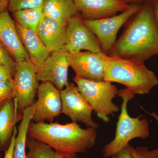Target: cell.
<instances>
[{
    "label": "cell",
    "instance_id": "5bb4252c",
    "mask_svg": "<svg viewBox=\"0 0 158 158\" xmlns=\"http://www.w3.org/2000/svg\"><path fill=\"white\" fill-rule=\"evenodd\" d=\"M83 19L96 20L112 17L130 8L120 0H73Z\"/></svg>",
    "mask_w": 158,
    "mask_h": 158
},
{
    "label": "cell",
    "instance_id": "83f0119b",
    "mask_svg": "<svg viewBox=\"0 0 158 158\" xmlns=\"http://www.w3.org/2000/svg\"><path fill=\"white\" fill-rule=\"evenodd\" d=\"M130 145L128 144L126 147H125L120 151L117 153L116 155L117 158H133L130 148Z\"/></svg>",
    "mask_w": 158,
    "mask_h": 158
},
{
    "label": "cell",
    "instance_id": "8fae6325",
    "mask_svg": "<svg viewBox=\"0 0 158 158\" xmlns=\"http://www.w3.org/2000/svg\"><path fill=\"white\" fill-rule=\"evenodd\" d=\"M36 108L32 121L52 122L62 111L60 90L52 83L42 82L37 88Z\"/></svg>",
    "mask_w": 158,
    "mask_h": 158
},
{
    "label": "cell",
    "instance_id": "836d02e7",
    "mask_svg": "<svg viewBox=\"0 0 158 158\" xmlns=\"http://www.w3.org/2000/svg\"><path fill=\"white\" fill-rule=\"evenodd\" d=\"M117 158V157H116V155H114L112 156V158Z\"/></svg>",
    "mask_w": 158,
    "mask_h": 158
},
{
    "label": "cell",
    "instance_id": "d4e9b609",
    "mask_svg": "<svg viewBox=\"0 0 158 158\" xmlns=\"http://www.w3.org/2000/svg\"><path fill=\"white\" fill-rule=\"evenodd\" d=\"M0 63L9 69L14 75L16 63L0 43Z\"/></svg>",
    "mask_w": 158,
    "mask_h": 158
},
{
    "label": "cell",
    "instance_id": "4316f807",
    "mask_svg": "<svg viewBox=\"0 0 158 158\" xmlns=\"http://www.w3.org/2000/svg\"><path fill=\"white\" fill-rule=\"evenodd\" d=\"M13 75L9 69L0 63V81L12 80Z\"/></svg>",
    "mask_w": 158,
    "mask_h": 158
},
{
    "label": "cell",
    "instance_id": "ac0fdd59",
    "mask_svg": "<svg viewBox=\"0 0 158 158\" xmlns=\"http://www.w3.org/2000/svg\"><path fill=\"white\" fill-rule=\"evenodd\" d=\"M42 8L45 17L67 24L78 12L73 0H44Z\"/></svg>",
    "mask_w": 158,
    "mask_h": 158
},
{
    "label": "cell",
    "instance_id": "e0dca14e",
    "mask_svg": "<svg viewBox=\"0 0 158 158\" xmlns=\"http://www.w3.org/2000/svg\"><path fill=\"white\" fill-rule=\"evenodd\" d=\"M15 24L20 38L28 54L30 60L37 70L51 53L38 37L36 31L25 28L17 23H15Z\"/></svg>",
    "mask_w": 158,
    "mask_h": 158
},
{
    "label": "cell",
    "instance_id": "5b68a950",
    "mask_svg": "<svg viewBox=\"0 0 158 158\" xmlns=\"http://www.w3.org/2000/svg\"><path fill=\"white\" fill-rule=\"evenodd\" d=\"M73 81L93 108L97 116L105 123L110 121V116L118 113L119 107L113 100L118 90L117 87L106 81H93L75 76Z\"/></svg>",
    "mask_w": 158,
    "mask_h": 158
},
{
    "label": "cell",
    "instance_id": "d590c367",
    "mask_svg": "<svg viewBox=\"0 0 158 158\" xmlns=\"http://www.w3.org/2000/svg\"><path fill=\"white\" fill-rule=\"evenodd\" d=\"M0 151H1V150H0ZM0 156H1V154H0Z\"/></svg>",
    "mask_w": 158,
    "mask_h": 158
},
{
    "label": "cell",
    "instance_id": "7402d4cb",
    "mask_svg": "<svg viewBox=\"0 0 158 158\" xmlns=\"http://www.w3.org/2000/svg\"><path fill=\"white\" fill-rule=\"evenodd\" d=\"M44 0H9L8 9L13 12L23 9L42 7Z\"/></svg>",
    "mask_w": 158,
    "mask_h": 158
},
{
    "label": "cell",
    "instance_id": "6da1fadb",
    "mask_svg": "<svg viewBox=\"0 0 158 158\" xmlns=\"http://www.w3.org/2000/svg\"><path fill=\"white\" fill-rule=\"evenodd\" d=\"M108 56L143 63L158 56V26L151 0H145L140 10L126 23L122 34Z\"/></svg>",
    "mask_w": 158,
    "mask_h": 158
},
{
    "label": "cell",
    "instance_id": "277c9868",
    "mask_svg": "<svg viewBox=\"0 0 158 158\" xmlns=\"http://www.w3.org/2000/svg\"><path fill=\"white\" fill-rule=\"evenodd\" d=\"M118 95L123 100L121 112L116 124L115 138L105 145L102 150L105 158L116 155L129 144L130 141L132 139H146L149 135V124L147 119L141 118L142 115L131 117L128 113V103L135 97V94L126 88L118 90Z\"/></svg>",
    "mask_w": 158,
    "mask_h": 158
},
{
    "label": "cell",
    "instance_id": "7c38bea8",
    "mask_svg": "<svg viewBox=\"0 0 158 158\" xmlns=\"http://www.w3.org/2000/svg\"><path fill=\"white\" fill-rule=\"evenodd\" d=\"M64 49L69 52H77L83 50L102 52L96 36L84 24L81 18L75 16L67 26L66 42Z\"/></svg>",
    "mask_w": 158,
    "mask_h": 158
},
{
    "label": "cell",
    "instance_id": "d6986e66",
    "mask_svg": "<svg viewBox=\"0 0 158 158\" xmlns=\"http://www.w3.org/2000/svg\"><path fill=\"white\" fill-rule=\"evenodd\" d=\"M36 108V102H34L31 106L26 108L23 112L22 119L17 128L12 158H26V142L28 137V129Z\"/></svg>",
    "mask_w": 158,
    "mask_h": 158
},
{
    "label": "cell",
    "instance_id": "44dd1931",
    "mask_svg": "<svg viewBox=\"0 0 158 158\" xmlns=\"http://www.w3.org/2000/svg\"><path fill=\"white\" fill-rule=\"evenodd\" d=\"M26 158H61L56 152L45 143L27 137Z\"/></svg>",
    "mask_w": 158,
    "mask_h": 158
},
{
    "label": "cell",
    "instance_id": "ba28073f",
    "mask_svg": "<svg viewBox=\"0 0 158 158\" xmlns=\"http://www.w3.org/2000/svg\"><path fill=\"white\" fill-rule=\"evenodd\" d=\"M62 108L61 113L69 117L72 122L81 123L87 127L97 128L98 125L94 121V111L90 103L72 83H69L60 91Z\"/></svg>",
    "mask_w": 158,
    "mask_h": 158
},
{
    "label": "cell",
    "instance_id": "603a6c76",
    "mask_svg": "<svg viewBox=\"0 0 158 158\" xmlns=\"http://www.w3.org/2000/svg\"><path fill=\"white\" fill-rule=\"evenodd\" d=\"M130 148L133 158H158V149L149 150L145 146L135 148L131 145Z\"/></svg>",
    "mask_w": 158,
    "mask_h": 158
},
{
    "label": "cell",
    "instance_id": "e575fe53",
    "mask_svg": "<svg viewBox=\"0 0 158 158\" xmlns=\"http://www.w3.org/2000/svg\"><path fill=\"white\" fill-rule=\"evenodd\" d=\"M61 158H77V157H72V158H62V157H61Z\"/></svg>",
    "mask_w": 158,
    "mask_h": 158
},
{
    "label": "cell",
    "instance_id": "8992f818",
    "mask_svg": "<svg viewBox=\"0 0 158 158\" xmlns=\"http://www.w3.org/2000/svg\"><path fill=\"white\" fill-rule=\"evenodd\" d=\"M142 5L131 4L127 10L112 17L96 20L83 19L86 27L98 39L103 52L108 55L116 41L119 29L141 9Z\"/></svg>",
    "mask_w": 158,
    "mask_h": 158
},
{
    "label": "cell",
    "instance_id": "4dcf8cb0",
    "mask_svg": "<svg viewBox=\"0 0 158 158\" xmlns=\"http://www.w3.org/2000/svg\"><path fill=\"white\" fill-rule=\"evenodd\" d=\"M123 2L128 5L131 4H138V5H142L145 0H120Z\"/></svg>",
    "mask_w": 158,
    "mask_h": 158
},
{
    "label": "cell",
    "instance_id": "f1b7e54d",
    "mask_svg": "<svg viewBox=\"0 0 158 158\" xmlns=\"http://www.w3.org/2000/svg\"><path fill=\"white\" fill-rule=\"evenodd\" d=\"M154 14L158 26V0H151Z\"/></svg>",
    "mask_w": 158,
    "mask_h": 158
},
{
    "label": "cell",
    "instance_id": "f546056e",
    "mask_svg": "<svg viewBox=\"0 0 158 158\" xmlns=\"http://www.w3.org/2000/svg\"><path fill=\"white\" fill-rule=\"evenodd\" d=\"M9 3V0H0V14L7 10Z\"/></svg>",
    "mask_w": 158,
    "mask_h": 158
},
{
    "label": "cell",
    "instance_id": "3957f363",
    "mask_svg": "<svg viewBox=\"0 0 158 158\" xmlns=\"http://www.w3.org/2000/svg\"><path fill=\"white\" fill-rule=\"evenodd\" d=\"M104 81L120 83L135 94H147L158 85V77L144 63L109 56Z\"/></svg>",
    "mask_w": 158,
    "mask_h": 158
},
{
    "label": "cell",
    "instance_id": "484cf974",
    "mask_svg": "<svg viewBox=\"0 0 158 158\" xmlns=\"http://www.w3.org/2000/svg\"><path fill=\"white\" fill-rule=\"evenodd\" d=\"M18 129L16 127H15L13 135L11 138V141L9 147L5 152V155L3 158H12L14 152L15 145V139L17 135Z\"/></svg>",
    "mask_w": 158,
    "mask_h": 158
},
{
    "label": "cell",
    "instance_id": "4fadbf2b",
    "mask_svg": "<svg viewBox=\"0 0 158 158\" xmlns=\"http://www.w3.org/2000/svg\"><path fill=\"white\" fill-rule=\"evenodd\" d=\"M0 43L16 63L30 60L16 28L7 10L0 14Z\"/></svg>",
    "mask_w": 158,
    "mask_h": 158
},
{
    "label": "cell",
    "instance_id": "9a60e30c",
    "mask_svg": "<svg viewBox=\"0 0 158 158\" xmlns=\"http://www.w3.org/2000/svg\"><path fill=\"white\" fill-rule=\"evenodd\" d=\"M68 24L44 17L36 32L50 52L64 48Z\"/></svg>",
    "mask_w": 158,
    "mask_h": 158
},
{
    "label": "cell",
    "instance_id": "2e32d148",
    "mask_svg": "<svg viewBox=\"0 0 158 158\" xmlns=\"http://www.w3.org/2000/svg\"><path fill=\"white\" fill-rule=\"evenodd\" d=\"M22 118L23 114L18 109L16 100H6L0 107V150L5 152L9 147L15 124Z\"/></svg>",
    "mask_w": 158,
    "mask_h": 158
},
{
    "label": "cell",
    "instance_id": "30bf717a",
    "mask_svg": "<svg viewBox=\"0 0 158 158\" xmlns=\"http://www.w3.org/2000/svg\"><path fill=\"white\" fill-rule=\"evenodd\" d=\"M69 56L64 48L51 53L37 70L38 81L51 82L60 91L63 90L69 83Z\"/></svg>",
    "mask_w": 158,
    "mask_h": 158
},
{
    "label": "cell",
    "instance_id": "9c48e42d",
    "mask_svg": "<svg viewBox=\"0 0 158 158\" xmlns=\"http://www.w3.org/2000/svg\"><path fill=\"white\" fill-rule=\"evenodd\" d=\"M109 56L103 52H69L70 66L76 76L93 81H103Z\"/></svg>",
    "mask_w": 158,
    "mask_h": 158
},
{
    "label": "cell",
    "instance_id": "1f68e13d",
    "mask_svg": "<svg viewBox=\"0 0 158 158\" xmlns=\"http://www.w3.org/2000/svg\"><path fill=\"white\" fill-rule=\"evenodd\" d=\"M144 111L146 112V113H147L148 114H149L150 115L152 116L153 117H154L155 118L156 120L157 121L158 123V116L157 115L156 113H155V112H153L152 113H150L149 112H148L147 111H145V110H144Z\"/></svg>",
    "mask_w": 158,
    "mask_h": 158
},
{
    "label": "cell",
    "instance_id": "52a82bcc",
    "mask_svg": "<svg viewBox=\"0 0 158 158\" xmlns=\"http://www.w3.org/2000/svg\"><path fill=\"white\" fill-rule=\"evenodd\" d=\"M13 80L14 98L19 111L23 114L26 108L34 103L39 85L36 67L31 60L16 63Z\"/></svg>",
    "mask_w": 158,
    "mask_h": 158
},
{
    "label": "cell",
    "instance_id": "7a4b0ae2",
    "mask_svg": "<svg viewBox=\"0 0 158 158\" xmlns=\"http://www.w3.org/2000/svg\"><path fill=\"white\" fill-rule=\"evenodd\" d=\"M29 138L45 143L62 158L77 157L96 144V128H82L77 123H35L29 126Z\"/></svg>",
    "mask_w": 158,
    "mask_h": 158
},
{
    "label": "cell",
    "instance_id": "cb8c5ba5",
    "mask_svg": "<svg viewBox=\"0 0 158 158\" xmlns=\"http://www.w3.org/2000/svg\"><path fill=\"white\" fill-rule=\"evenodd\" d=\"M14 98L13 80L0 81V100Z\"/></svg>",
    "mask_w": 158,
    "mask_h": 158
},
{
    "label": "cell",
    "instance_id": "ffe728a7",
    "mask_svg": "<svg viewBox=\"0 0 158 158\" xmlns=\"http://www.w3.org/2000/svg\"><path fill=\"white\" fill-rule=\"evenodd\" d=\"M16 23L25 28L36 31L44 18L42 7L23 9L13 12Z\"/></svg>",
    "mask_w": 158,
    "mask_h": 158
},
{
    "label": "cell",
    "instance_id": "d6a6232c",
    "mask_svg": "<svg viewBox=\"0 0 158 158\" xmlns=\"http://www.w3.org/2000/svg\"><path fill=\"white\" fill-rule=\"evenodd\" d=\"M6 101V100L5 99L0 100V107L2 106L3 104H4V103Z\"/></svg>",
    "mask_w": 158,
    "mask_h": 158
}]
</instances>
